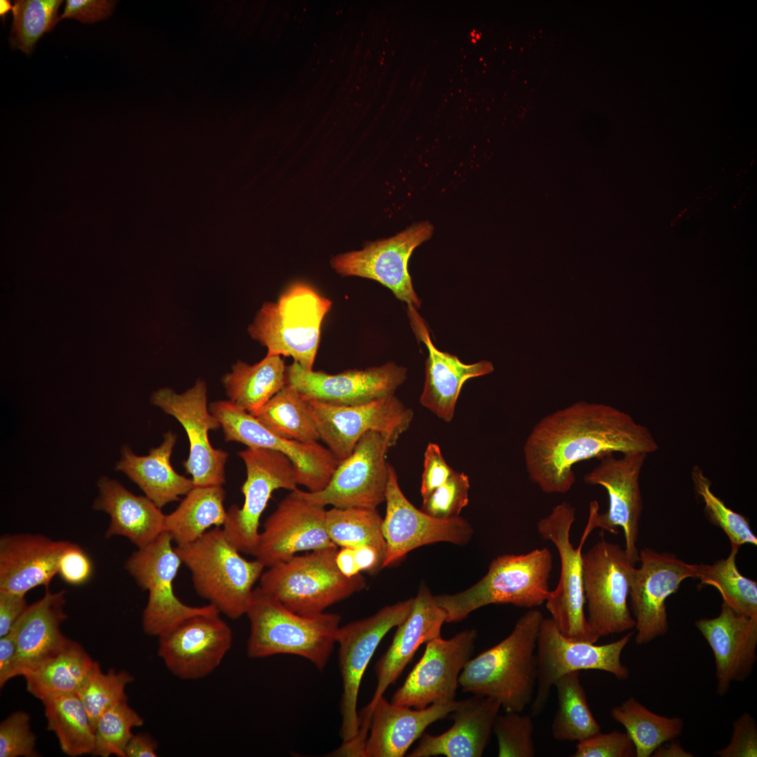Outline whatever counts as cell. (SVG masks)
<instances>
[{"label":"cell","mask_w":757,"mask_h":757,"mask_svg":"<svg viewBox=\"0 0 757 757\" xmlns=\"http://www.w3.org/2000/svg\"><path fill=\"white\" fill-rule=\"evenodd\" d=\"M650 430L629 414L603 403L580 401L545 415L523 446L530 480L547 494L566 493L575 482L573 466L614 453H652Z\"/></svg>","instance_id":"cell-1"},{"label":"cell","mask_w":757,"mask_h":757,"mask_svg":"<svg viewBox=\"0 0 757 757\" xmlns=\"http://www.w3.org/2000/svg\"><path fill=\"white\" fill-rule=\"evenodd\" d=\"M543 618L539 610H528L506 638L470 658L460 674L462 690L496 699L505 711L522 712L537 684L536 646Z\"/></svg>","instance_id":"cell-2"},{"label":"cell","mask_w":757,"mask_h":757,"mask_svg":"<svg viewBox=\"0 0 757 757\" xmlns=\"http://www.w3.org/2000/svg\"><path fill=\"white\" fill-rule=\"evenodd\" d=\"M245 615L250 627L247 643L250 657L294 655L309 660L320 671L324 669L336 643L339 614H297L259 586L252 591Z\"/></svg>","instance_id":"cell-3"},{"label":"cell","mask_w":757,"mask_h":757,"mask_svg":"<svg viewBox=\"0 0 757 757\" xmlns=\"http://www.w3.org/2000/svg\"><path fill=\"white\" fill-rule=\"evenodd\" d=\"M175 549L190 571L199 596L231 619L245 614L254 585L265 568L261 561L243 557L219 526Z\"/></svg>","instance_id":"cell-4"},{"label":"cell","mask_w":757,"mask_h":757,"mask_svg":"<svg viewBox=\"0 0 757 757\" xmlns=\"http://www.w3.org/2000/svg\"><path fill=\"white\" fill-rule=\"evenodd\" d=\"M552 568L553 557L547 547L526 554L500 555L491 562L486 574L477 583L454 594L434 596L435 600L444 611L446 622L461 621L489 604L534 608L549 596Z\"/></svg>","instance_id":"cell-5"},{"label":"cell","mask_w":757,"mask_h":757,"mask_svg":"<svg viewBox=\"0 0 757 757\" xmlns=\"http://www.w3.org/2000/svg\"><path fill=\"white\" fill-rule=\"evenodd\" d=\"M332 301L304 282L289 285L276 302H266L248 332L266 347L267 355L290 356L313 370L322 321Z\"/></svg>","instance_id":"cell-6"},{"label":"cell","mask_w":757,"mask_h":757,"mask_svg":"<svg viewBox=\"0 0 757 757\" xmlns=\"http://www.w3.org/2000/svg\"><path fill=\"white\" fill-rule=\"evenodd\" d=\"M337 548L313 550L268 567L260 587L289 610L315 616L363 589L364 578L345 576L336 563Z\"/></svg>","instance_id":"cell-7"},{"label":"cell","mask_w":757,"mask_h":757,"mask_svg":"<svg viewBox=\"0 0 757 757\" xmlns=\"http://www.w3.org/2000/svg\"><path fill=\"white\" fill-rule=\"evenodd\" d=\"M596 508L589 506V518L580 545L575 548L570 531L575 519V510L566 501L557 505L537 523L539 535L552 542L560 558L558 585L545 601L547 611L559 631L566 639L596 643L599 637L591 629L585 613L582 548L591 532L596 528Z\"/></svg>","instance_id":"cell-8"},{"label":"cell","mask_w":757,"mask_h":757,"mask_svg":"<svg viewBox=\"0 0 757 757\" xmlns=\"http://www.w3.org/2000/svg\"><path fill=\"white\" fill-rule=\"evenodd\" d=\"M587 621L599 638L635 627L628 598L636 568L619 545L603 537L582 554Z\"/></svg>","instance_id":"cell-9"},{"label":"cell","mask_w":757,"mask_h":757,"mask_svg":"<svg viewBox=\"0 0 757 757\" xmlns=\"http://www.w3.org/2000/svg\"><path fill=\"white\" fill-rule=\"evenodd\" d=\"M172 542L171 536L163 532L138 548L125 563L138 586L148 592L142 622L143 631L149 636L158 637L193 615L219 611L210 603L192 606L177 596L173 582L182 563Z\"/></svg>","instance_id":"cell-10"},{"label":"cell","mask_w":757,"mask_h":757,"mask_svg":"<svg viewBox=\"0 0 757 757\" xmlns=\"http://www.w3.org/2000/svg\"><path fill=\"white\" fill-rule=\"evenodd\" d=\"M634 634V632H629L620 639L603 645L571 641L561 634L552 618H543L536 646L537 690L533 701V715L541 713L551 688L560 677L569 672L600 670L619 680L627 679L629 669L622 662L621 655Z\"/></svg>","instance_id":"cell-11"},{"label":"cell","mask_w":757,"mask_h":757,"mask_svg":"<svg viewBox=\"0 0 757 757\" xmlns=\"http://www.w3.org/2000/svg\"><path fill=\"white\" fill-rule=\"evenodd\" d=\"M413 604L414 598L398 601L369 617L339 627L336 643L343 686L340 703L342 743L353 740L359 730L357 698L367 665L383 637L407 618Z\"/></svg>","instance_id":"cell-12"},{"label":"cell","mask_w":757,"mask_h":757,"mask_svg":"<svg viewBox=\"0 0 757 757\" xmlns=\"http://www.w3.org/2000/svg\"><path fill=\"white\" fill-rule=\"evenodd\" d=\"M238 456L243 461L247 478L241 491V507L232 505L222 526L230 542L240 552L252 554L257 545L259 519L275 490L297 488L295 465L285 453L269 449L247 447Z\"/></svg>","instance_id":"cell-13"},{"label":"cell","mask_w":757,"mask_h":757,"mask_svg":"<svg viewBox=\"0 0 757 757\" xmlns=\"http://www.w3.org/2000/svg\"><path fill=\"white\" fill-rule=\"evenodd\" d=\"M307 401L320 439L339 463L351 454L360 437L369 431L382 434L394 446L414 418L411 409L395 395L353 406Z\"/></svg>","instance_id":"cell-14"},{"label":"cell","mask_w":757,"mask_h":757,"mask_svg":"<svg viewBox=\"0 0 757 757\" xmlns=\"http://www.w3.org/2000/svg\"><path fill=\"white\" fill-rule=\"evenodd\" d=\"M389 440L369 431L357 442L353 451L341 461L328 484L316 492L297 493L305 499L325 507L376 509L385 501L389 463L386 461Z\"/></svg>","instance_id":"cell-15"},{"label":"cell","mask_w":757,"mask_h":757,"mask_svg":"<svg viewBox=\"0 0 757 757\" xmlns=\"http://www.w3.org/2000/svg\"><path fill=\"white\" fill-rule=\"evenodd\" d=\"M210 411L219 422L226 442L273 449L287 455L296 466L298 484L308 491L323 489L339 463L327 447L318 442L304 444L284 439L229 400L212 402Z\"/></svg>","instance_id":"cell-16"},{"label":"cell","mask_w":757,"mask_h":757,"mask_svg":"<svg viewBox=\"0 0 757 757\" xmlns=\"http://www.w3.org/2000/svg\"><path fill=\"white\" fill-rule=\"evenodd\" d=\"M477 638L476 629H466L449 639L439 636L427 642L421 658L390 702L415 709L456 702L460 674L474 653Z\"/></svg>","instance_id":"cell-17"},{"label":"cell","mask_w":757,"mask_h":757,"mask_svg":"<svg viewBox=\"0 0 757 757\" xmlns=\"http://www.w3.org/2000/svg\"><path fill=\"white\" fill-rule=\"evenodd\" d=\"M433 231L428 221L414 224L395 236L333 257L331 266L343 276L376 280L389 288L398 299L419 308L421 300L413 287L408 262L413 251L429 240Z\"/></svg>","instance_id":"cell-18"},{"label":"cell","mask_w":757,"mask_h":757,"mask_svg":"<svg viewBox=\"0 0 757 757\" xmlns=\"http://www.w3.org/2000/svg\"><path fill=\"white\" fill-rule=\"evenodd\" d=\"M385 501L382 532L386 552L381 568L395 564L418 547L438 542L464 545L473 535L471 524L460 516L438 519L415 507L402 491L390 464Z\"/></svg>","instance_id":"cell-19"},{"label":"cell","mask_w":757,"mask_h":757,"mask_svg":"<svg viewBox=\"0 0 757 757\" xmlns=\"http://www.w3.org/2000/svg\"><path fill=\"white\" fill-rule=\"evenodd\" d=\"M639 561L629 599L635 621V643L643 645L668 632L666 600L684 580L696 578V564L648 547L639 552Z\"/></svg>","instance_id":"cell-20"},{"label":"cell","mask_w":757,"mask_h":757,"mask_svg":"<svg viewBox=\"0 0 757 757\" xmlns=\"http://www.w3.org/2000/svg\"><path fill=\"white\" fill-rule=\"evenodd\" d=\"M207 387L198 381L186 392L177 394L170 388L156 391L152 403L175 417L184 428L190 451L184 462L194 486H222L225 482V464L229 454L210 444L208 432L221 425L207 408Z\"/></svg>","instance_id":"cell-21"},{"label":"cell","mask_w":757,"mask_h":757,"mask_svg":"<svg viewBox=\"0 0 757 757\" xmlns=\"http://www.w3.org/2000/svg\"><path fill=\"white\" fill-rule=\"evenodd\" d=\"M647 456L641 452L625 453L620 457L608 453L598 458L599 464L584 476L586 484L603 486L608 496L607 511L595 514L596 527L612 533H617L616 527H621L625 552L634 564L639 560L637 542L643 507L639 478Z\"/></svg>","instance_id":"cell-22"},{"label":"cell","mask_w":757,"mask_h":757,"mask_svg":"<svg viewBox=\"0 0 757 757\" xmlns=\"http://www.w3.org/2000/svg\"><path fill=\"white\" fill-rule=\"evenodd\" d=\"M296 489L280 501L259 533L252 555L265 567L287 561L299 552L337 548L327 533L325 507L305 499Z\"/></svg>","instance_id":"cell-23"},{"label":"cell","mask_w":757,"mask_h":757,"mask_svg":"<svg viewBox=\"0 0 757 757\" xmlns=\"http://www.w3.org/2000/svg\"><path fill=\"white\" fill-rule=\"evenodd\" d=\"M219 614L193 615L158 637V655L171 674L196 680L218 667L233 642L231 629Z\"/></svg>","instance_id":"cell-24"},{"label":"cell","mask_w":757,"mask_h":757,"mask_svg":"<svg viewBox=\"0 0 757 757\" xmlns=\"http://www.w3.org/2000/svg\"><path fill=\"white\" fill-rule=\"evenodd\" d=\"M406 378V368L392 362L336 374L308 371L295 362L285 369L286 384L304 398L336 406L362 404L394 395Z\"/></svg>","instance_id":"cell-25"},{"label":"cell","mask_w":757,"mask_h":757,"mask_svg":"<svg viewBox=\"0 0 757 757\" xmlns=\"http://www.w3.org/2000/svg\"><path fill=\"white\" fill-rule=\"evenodd\" d=\"M695 625L713 651L716 691L722 696L732 682L745 681L753 669L757 658V617L742 613L723 602L718 615L700 618Z\"/></svg>","instance_id":"cell-26"},{"label":"cell","mask_w":757,"mask_h":757,"mask_svg":"<svg viewBox=\"0 0 757 757\" xmlns=\"http://www.w3.org/2000/svg\"><path fill=\"white\" fill-rule=\"evenodd\" d=\"M446 613L425 585L414 598L412 609L397 626L393 639L375 666L377 683L369 704L358 714L360 723H369L371 711L385 691L400 676L423 643L441 636Z\"/></svg>","instance_id":"cell-27"},{"label":"cell","mask_w":757,"mask_h":757,"mask_svg":"<svg viewBox=\"0 0 757 757\" xmlns=\"http://www.w3.org/2000/svg\"><path fill=\"white\" fill-rule=\"evenodd\" d=\"M407 313L416 337L427 347L425 381L420 404L445 422L452 421L463 384L470 378L493 371L492 362H462L457 356L441 351L433 344L429 329L416 308L408 305Z\"/></svg>","instance_id":"cell-28"},{"label":"cell","mask_w":757,"mask_h":757,"mask_svg":"<svg viewBox=\"0 0 757 757\" xmlns=\"http://www.w3.org/2000/svg\"><path fill=\"white\" fill-rule=\"evenodd\" d=\"M68 543L40 534L1 536L0 590L26 595L35 587H49L57 575L60 557Z\"/></svg>","instance_id":"cell-29"},{"label":"cell","mask_w":757,"mask_h":757,"mask_svg":"<svg viewBox=\"0 0 757 757\" xmlns=\"http://www.w3.org/2000/svg\"><path fill=\"white\" fill-rule=\"evenodd\" d=\"M501 707L492 697L473 695L459 701L449 714L452 726L438 735L423 733L409 757H480L488 744L493 725Z\"/></svg>","instance_id":"cell-30"},{"label":"cell","mask_w":757,"mask_h":757,"mask_svg":"<svg viewBox=\"0 0 757 757\" xmlns=\"http://www.w3.org/2000/svg\"><path fill=\"white\" fill-rule=\"evenodd\" d=\"M65 603L64 590L52 592L46 587L43 596L29 605L13 626L11 631L17 645L13 677L24 676L67 643L69 639L60 629L67 617Z\"/></svg>","instance_id":"cell-31"},{"label":"cell","mask_w":757,"mask_h":757,"mask_svg":"<svg viewBox=\"0 0 757 757\" xmlns=\"http://www.w3.org/2000/svg\"><path fill=\"white\" fill-rule=\"evenodd\" d=\"M458 704L459 701H456L411 709L389 702L381 697L370 716L365 757L404 756L430 725L448 716Z\"/></svg>","instance_id":"cell-32"},{"label":"cell","mask_w":757,"mask_h":757,"mask_svg":"<svg viewBox=\"0 0 757 757\" xmlns=\"http://www.w3.org/2000/svg\"><path fill=\"white\" fill-rule=\"evenodd\" d=\"M97 486L99 494L93 507L110 517L107 538L123 536L141 548L165 532V514L146 496H136L106 477L99 479Z\"/></svg>","instance_id":"cell-33"},{"label":"cell","mask_w":757,"mask_h":757,"mask_svg":"<svg viewBox=\"0 0 757 757\" xmlns=\"http://www.w3.org/2000/svg\"><path fill=\"white\" fill-rule=\"evenodd\" d=\"M177 441L171 432L164 435L163 443L146 456H137L125 446L116 469L128 477L158 507L179 500L193 486L192 479L178 474L170 463Z\"/></svg>","instance_id":"cell-34"},{"label":"cell","mask_w":757,"mask_h":757,"mask_svg":"<svg viewBox=\"0 0 757 757\" xmlns=\"http://www.w3.org/2000/svg\"><path fill=\"white\" fill-rule=\"evenodd\" d=\"M94 662L81 644L69 639L58 653L23 676L27 690L41 702L55 696L76 694Z\"/></svg>","instance_id":"cell-35"},{"label":"cell","mask_w":757,"mask_h":757,"mask_svg":"<svg viewBox=\"0 0 757 757\" xmlns=\"http://www.w3.org/2000/svg\"><path fill=\"white\" fill-rule=\"evenodd\" d=\"M285 369L280 355H266L252 365L238 361L222 383L229 401L255 416L286 384Z\"/></svg>","instance_id":"cell-36"},{"label":"cell","mask_w":757,"mask_h":757,"mask_svg":"<svg viewBox=\"0 0 757 757\" xmlns=\"http://www.w3.org/2000/svg\"><path fill=\"white\" fill-rule=\"evenodd\" d=\"M222 486H193L171 513L165 514V532L177 545L192 543L206 531L223 526L227 514Z\"/></svg>","instance_id":"cell-37"},{"label":"cell","mask_w":757,"mask_h":757,"mask_svg":"<svg viewBox=\"0 0 757 757\" xmlns=\"http://www.w3.org/2000/svg\"><path fill=\"white\" fill-rule=\"evenodd\" d=\"M611 716L626 729L636 757L651 756L659 746L678 737L684 728L680 717L657 714L632 696L613 707Z\"/></svg>","instance_id":"cell-38"},{"label":"cell","mask_w":757,"mask_h":757,"mask_svg":"<svg viewBox=\"0 0 757 757\" xmlns=\"http://www.w3.org/2000/svg\"><path fill=\"white\" fill-rule=\"evenodd\" d=\"M42 703L47 729L55 734L62 751L70 756L92 754L95 729L78 695L55 696Z\"/></svg>","instance_id":"cell-39"},{"label":"cell","mask_w":757,"mask_h":757,"mask_svg":"<svg viewBox=\"0 0 757 757\" xmlns=\"http://www.w3.org/2000/svg\"><path fill=\"white\" fill-rule=\"evenodd\" d=\"M554 686L557 707L551 732L555 739L578 742L601 732V726L588 705L579 671L562 676Z\"/></svg>","instance_id":"cell-40"},{"label":"cell","mask_w":757,"mask_h":757,"mask_svg":"<svg viewBox=\"0 0 757 757\" xmlns=\"http://www.w3.org/2000/svg\"><path fill=\"white\" fill-rule=\"evenodd\" d=\"M255 417L284 439L304 444L320 439L307 400L289 385L285 384Z\"/></svg>","instance_id":"cell-41"},{"label":"cell","mask_w":757,"mask_h":757,"mask_svg":"<svg viewBox=\"0 0 757 757\" xmlns=\"http://www.w3.org/2000/svg\"><path fill=\"white\" fill-rule=\"evenodd\" d=\"M382 521L376 509L333 507L326 510L327 533L337 547L368 545L376 548L385 559L386 543Z\"/></svg>","instance_id":"cell-42"},{"label":"cell","mask_w":757,"mask_h":757,"mask_svg":"<svg viewBox=\"0 0 757 757\" xmlns=\"http://www.w3.org/2000/svg\"><path fill=\"white\" fill-rule=\"evenodd\" d=\"M738 548L731 547L726 559L711 564H696V578L702 585L714 587L723 602L735 610L757 617V583L742 575L736 566Z\"/></svg>","instance_id":"cell-43"},{"label":"cell","mask_w":757,"mask_h":757,"mask_svg":"<svg viewBox=\"0 0 757 757\" xmlns=\"http://www.w3.org/2000/svg\"><path fill=\"white\" fill-rule=\"evenodd\" d=\"M61 0H18L12 8L13 21L11 45L27 54L34 50L38 40L50 32L60 20L57 11Z\"/></svg>","instance_id":"cell-44"},{"label":"cell","mask_w":757,"mask_h":757,"mask_svg":"<svg viewBox=\"0 0 757 757\" xmlns=\"http://www.w3.org/2000/svg\"><path fill=\"white\" fill-rule=\"evenodd\" d=\"M132 681L133 676L126 671L111 669L104 673L99 663L94 662L89 675L76 693L94 729L105 711L128 700L125 687Z\"/></svg>","instance_id":"cell-45"},{"label":"cell","mask_w":757,"mask_h":757,"mask_svg":"<svg viewBox=\"0 0 757 757\" xmlns=\"http://www.w3.org/2000/svg\"><path fill=\"white\" fill-rule=\"evenodd\" d=\"M691 479L695 492L703 500L704 512L710 522L720 527L727 535L731 547L739 548L744 544L757 545V538L752 532L748 519L728 507L711 490V482L702 470L695 465Z\"/></svg>","instance_id":"cell-46"},{"label":"cell","mask_w":757,"mask_h":757,"mask_svg":"<svg viewBox=\"0 0 757 757\" xmlns=\"http://www.w3.org/2000/svg\"><path fill=\"white\" fill-rule=\"evenodd\" d=\"M143 723V718L129 706L128 700L109 709L96 723L92 754L101 757L111 755L125 757V748L132 735V729Z\"/></svg>","instance_id":"cell-47"},{"label":"cell","mask_w":757,"mask_h":757,"mask_svg":"<svg viewBox=\"0 0 757 757\" xmlns=\"http://www.w3.org/2000/svg\"><path fill=\"white\" fill-rule=\"evenodd\" d=\"M492 732L498 742L499 757H533V724L531 716L521 712L505 711L495 718Z\"/></svg>","instance_id":"cell-48"},{"label":"cell","mask_w":757,"mask_h":757,"mask_svg":"<svg viewBox=\"0 0 757 757\" xmlns=\"http://www.w3.org/2000/svg\"><path fill=\"white\" fill-rule=\"evenodd\" d=\"M469 478L454 471L447 481L423 500L422 510L438 519L458 517L468 504Z\"/></svg>","instance_id":"cell-49"},{"label":"cell","mask_w":757,"mask_h":757,"mask_svg":"<svg viewBox=\"0 0 757 757\" xmlns=\"http://www.w3.org/2000/svg\"><path fill=\"white\" fill-rule=\"evenodd\" d=\"M36 736L29 725V716L15 711L0 724V757H37Z\"/></svg>","instance_id":"cell-50"},{"label":"cell","mask_w":757,"mask_h":757,"mask_svg":"<svg viewBox=\"0 0 757 757\" xmlns=\"http://www.w3.org/2000/svg\"><path fill=\"white\" fill-rule=\"evenodd\" d=\"M573 757H633L635 746L627 732H601L578 741Z\"/></svg>","instance_id":"cell-51"},{"label":"cell","mask_w":757,"mask_h":757,"mask_svg":"<svg viewBox=\"0 0 757 757\" xmlns=\"http://www.w3.org/2000/svg\"><path fill=\"white\" fill-rule=\"evenodd\" d=\"M719 757H756L757 724L754 718L744 712L733 723L728 744L714 752Z\"/></svg>","instance_id":"cell-52"},{"label":"cell","mask_w":757,"mask_h":757,"mask_svg":"<svg viewBox=\"0 0 757 757\" xmlns=\"http://www.w3.org/2000/svg\"><path fill=\"white\" fill-rule=\"evenodd\" d=\"M93 573V564L86 552L79 545L69 542L57 564V574L73 586L86 584Z\"/></svg>","instance_id":"cell-53"},{"label":"cell","mask_w":757,"mask_h":757,"mask_svg":"<svg viewBox=\"0 0 757 757\" xmlns=\"http://www.w3.org/2000/svg\"><path fill=\"white\" fill-rule=\"evenodd\" d=\"M454 471L446 462L439 445L429 443L424 453L421 486L423 500L445 483Z\"/></svg>","instance_id":"cell-54"},{"label":"cell","mask_w":757,"mask_h":757,"mask_svg":"<svg viewBox=\"0 0 757 757\" xmlns=\"http://www.w3.org/2000/svg\"><path fill=\"white\" fill-rule=\"evenodd\" d=\"M114 1L105 0H67L60 20L76 18L82 22H95L111 15Z\"/></svg>","instance_id":"cell-55"},{"label":"cell","mask_w":757,"mask_h":757,"mask_svg":"<svg viewBox=\"0 0 757 757\" xmlns=\"http://www.w3.org/2000/svg\"><path fill=\"white\" fill-rule=\"evenodd\" d=\"M28 606L25 595L0 590V637L12 629Z\"/></svg>","instance_id":"cell-56"},{"label":"cell","mask_w":757,"mask_h":757,"mask_svg":"<svg viewBox=\"0 0 757 757\" xmlns=\"http://www.w3.org/2000/svg\"><path fill=\"white\" fill-rule=\"evenodd\" d=\"M17 653L15 635L12 631L0 637V686L2 688L13 678L14 664Z\"/></svg>","instance_id":"cell-57"},{"label":"cell","mask_w":757,"mask_h":757,"mask_svg":"<svg viewBox=\"0 0 757 757\" xmlns=\"http://www.w3.org/2000/svg\"><path fill=\"white\" fill-rule=\"evenodd\" d=\"M158 742L147 733L132 734L125 748V757H156Z\"/></svg>","instance_id":"cell-58"},{"label":"cell","mask_w":757,"mask_h":757,"mask_svg":"<svg viewBox=\"0 0 757 757\" xmlns=\"http://www.w3.org/2000/svg\"><path fill=\"white\" fill-rule=\"evenodd\" d=\"M353 548L355 561L359 571L373 573L381 568L384 557L373 546L361 545Z\"/></svg>","instance_id":"cell-59"},{"label":"cell","mask_w":757,"mask_h":757,"mask_svg":"<svg viewBox=\"0 0 757 757\" xmlns=\"http://www.w3.org/2000/svg\"><path fill=\"white\" fill-rule=\"evenodd\" d=\"M336 563L339 571L348 578H352L360 573L352 547H341L340 551H337Z\"/></svg>","instance_id":"cell-60"},{"label":"cell","mask_w":757,"mask_h":757,"mask_svg":"<svg viewBox=\"0 0 757 757\" xmlns=\"http://www.w3.org/2000/svg\"><path fill=\"white\" fill-rule=\"evenodd\" d=\"M654 757H693L694 754L686 751L678 742L674 739L659 746L653 753Z\"/></svg>","instance_id":"cell-61"},{"label":"cell","mask_w":757,"mask_h":757,"mask_svg":"<svg viewBox=\"0 0 757 757\" xmlns=\"http://www.w3.org/2000/svg\"><path fill=\"white\" fill-rule=\"evenodd\" d=\"M13 7L11 3L8 0L0 1V15L3 18V20L5 19V15L10 10H12Z\"/></svg>","instance_id":"cell-62"},{"label":"cell","mask_w":757,"mask_h":757,"mask_svg":"<svg viewBox=\"0 0 757 757\" xmlns=\"http://www.w3.org/2000/svg\"><path fill=\"white\" fill-rule=\"evenodd\" d=\"M475 38H476L477 39H479L480 38V35H479V34H475Z\"/></svg>","instance_id":"cell-63"},{"label":"cell","mask_w":757,"mask_h":757,"mask_svg":"<svg viewBox=\"0 0 757 757\" xmlns=\"http://www.w3.org/2000/svg\"><path fill=\"white\" fill-rule=\"evenodd\" d=\"M472 41H473L474 43H475V42H476V40H475V39H472Z\"/></svg>","instance_id":"cell-64"}]
</instances>
